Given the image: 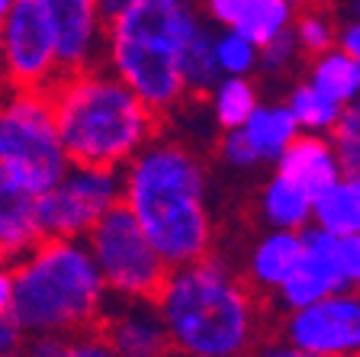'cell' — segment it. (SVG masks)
Instances as JSON below:
<instances>
[{
  "label": "cell",
  "instance_id": "1",
  "mask_svg": "<svg viewBox=\"0 0 360 357\" xmlns=\"http://www.w3.org/2000/svg\"><path fill=\"white\" fill-rule=\"evenodd\" d=\"M120 203L142 225L167 268L222 245L212 158L184 132H161L120 168Z\"/></svg>",
  "mask_w": 360,
  "mask_h": 357
},
{
  "label": "cell",
  "instance_id": "2",
  "mask_svg": "<svg viewBox=\"0 0 360 357\" xmlns=\"http://www.w3.org/2000/svg\"><path fill=\"white\" fill-rule=\"evenodd\" d=\"M171 351L190 357H245L274 328V313L238 274L222 245L167 268L155 293Z\"/></svg>",
  "mask_w": 360,
  "mask_h": 357
},
{
  "label": "cell",
  "instance_id": "3",
  "mask_svg": "<svg viewBox=\"0 0 360 357\" xmlns=\"http://www.w3.org/2000/svg\"><path fill=\"white\" fill-rule=\"evenodd\" d=\"M103 61L161 119L190 106L184 55L202 20L196 0H100Z\"/></svg>",
  "mask_w": 360,
  "mask_h": 357
},
{
  "label": "cell",
  "instance_id": "4",
  "mask_svg": "<svg viewBox=\"0 0 360 357\" xmlns=\"http://www.w3.org/2000/svg\"><path fill=\"white\" fill-rule=\"evenodd\" d=\"M49 100L71 164L120 171L165 126V119L103 65L65 71L49 87Z\"/></svg>",
  "mask_w": 360,
  "mask_h": 357
},
{
  "label": "cell",
  "instance_id": "5",
  "mask_svg": "<svg viewBox=\"0 0 360 357\" xmlns=\"http://www.w3.org/2000/svg\"><path fill=\"white\" fill-rule=\"evenodd\" d=\"M10 264V315L30 338L77 335L100 325L112 296L84 238L42 235Z\"/></svg>",
  "mask_w": 360,
  "mask_h": 357
},
{
  "label": "cell",
  "instance_id": "6",
  "mask_svg": "<svg viewBox=\"0 0 360 357\" xmlns=\"http://www.w3.org/2000/svg\"><path fill=\"white\" fill-rule=\"evenodd\" d=\"M68 155L61 149L49 90L4 87L0 94V168L42 194L65 174Z\"/></svg>",
  "mask_w": 360,
  "mask_h": 357
},
{
  "label": "cell",
  "instance_id": "7",
  "mask_svg": "<svg viewBox=\"0 0 360 357\" xmlns=\"http://www.w3.org/2000/svg\"><path fill=\"white\" fill-rule=\"evenodd\" d=\"M84 245L112 299H155L167 277V264L122 203L84 235Z\"/></svg>",
  "mask_w": 360,
  "mask_h": 357
},
{
  "label": "cell",
  "instance_id": "8",
  "mask_svg": "<svg viewBox=\"0 0 360 357\" xmlns=\"http://www.w3.org/2000/svg\"><path fill=\"white\" fill-rule=\"evenodd\" d=\"M112 206H120V171L68 164L65 174L39 194V225L52 238H84Z\"/></svg>",
  "mask_w": 360,
  "mask_h": 357
},
{
  "label": "cell",
  "instance_id": "9",
  "mask_svg": "<svg viewBox=\"0 0 360 357\" xmlns=\"http://www.w3.org/2000/svg\"><path fill=\"white\" fill-rule=\"evenodd\" d=\"M274 335L315 357H360V296L338 290L274 315Z\"/></svg>",
  "mask_w": 360,
  "mask_h": 357
},
{
  "label": "cell",
  "instance_id": "10",
  "mask_svg": "<svg viewBox=\"0 0 360 357\" xmlns=\"http://www.w3.org/2000/svg\"><path fill=\"white\" fill-rule=\"evenodd\" d=\"M0 75L22 90H49L61 77L52 30L32 0H16L0 23Z\"/></svg>",
  "mask_w": 360,
  "mask_h": 357
},
{
  "label": "cell",
  "instance_id": "11",
  "mask_svg": "<svg viewBox=\"0 0 360 357\" xmlns=\"http://www.w3.org/2000/svg\"><path fill=\"white\" fill-rule=\"evenodd\" d=\"M338 290H351L345 261H341V238L319 229V225H306L300 264L283 280V287H277V293L267 299L270 313H290V309H300V306L315 303V299Z\"/></svg>",
  "mask_w": 360,
  "mask_h": 357
},
{
  "label": "cell",
  "instance_id": "12",
  "mask_svg": "<svg viewBox=\"0 0 360 357\" xmlns=\"http://www.w3.org/2000/svg\"><path fill=\"white\" fill-rule=\"evenodd\" d=\"M55 39L61 75L103 61V7L100 0H32Z\"/></svg>",
  "mask_w": 360,
  "mask_h": 357
},
{
  "label": "cell",
  "instance_id": "13",
  "mask_svg": "<svg viewBox=\"0 0 360 357\" xmlns=\"http://www.w3.org/2000/svg\"><path fill=\"white\" fill-rule=\"evenodd\" d=\"M225 248V245H222ZM232 254L238 274L248 280V287L257 296L270 299L277 293V287H283V280L296 270L302 254V232L290 229H264L255 225L251 235H245L238 248H225Z\"/></svg>",
  "mask_w": 360,
  "mask_h": 357
},
{
  "label": "cell",
  "instance_id": "14",
  "mask_svg": "<svg viewBox=\"0 0 360 357\" xmlns=\"http://www.w3.org/2000/svg\"><path fill=\"white\" fill-rule=\"evenodd\" d=\"M97 332L120 357L171 354V338L155 299H110Z\"/></svg>",
  "mask_w": 360,
  "mask_h": 357
},
{
  "label": "cell",
  "instance_id": "15",
  "mask_svg": "<svg viewBox=\"0 0 360 357\" xmlns=\"http://www.w3.org/2000/svg\"><path fill=\"white\" fill-rule=\"evenodd\" d=\"M39 238V194L0 168V258H20Z\"/></svg>",
  "mask_w": 360,
  "mask_h": 357
},
{
  "label": "cell",
  "instance_id": "16",
  "mask_svg": "<svg viewBox=\"0 0 360 357\" xmlns=\"http://www.w3.org/2000/svg\"><path fill=\"white\" fill-rule=\"evenodd\" d=\"M251 223L264 229L302 232L312 225V194H306L296 180L280 174L277 168L255 187L251 196Z\"/></svg>",
  "mask_w": 360,
  "mask_h": 357
},
{
  "label": "cell",
  "instance_id": "17",
  "mask_svg": "<svg viewBox=\"0 0 360 357\" xmlns=\"http://www.w3.org/2000/svg\"><path fill=\"white\" fill-rule=\"evenodd\" d=\"M274 168H277L280 174H286L290 180H296L306 194H312V200L322 194L325 187L335 184V180L345 174L331 139L328 135H315V132L296 135L283 149V155L277 158Z\"/></svg>",
  "mask_w": 360,
  "mask_h": 357
},
{
  "label": "cell",
  "instance_id": "18",
  "mask_svg": "<svg viewBox=\"0 0 360 357\" xmlns=\"http://www.w3.org/2000/svg\"><path fill=\"white\" fill-rule=\"evenodd\" d=\"M238 129L245 132L248 145L255 149L264 168H274L286 145L300 135V126H296L292 113L286 110L283 97H261V104L251 110V116Z\"/></svg>",
  "mask_w": 360,
  "mask_h": 357
},
{
  "label": "cell",
  "instance_id": "19",
  "mask_svg": "<svg viewBox=\"0 0 360 357\" xmlns=\"http://www.w3.org/2000/svg\"><path fill=\"white\" fill-rule=\"evenodd\" d=\"M312 225L331 235H360V174H341L312 200Z\"/></svg>",
  "mask_w": 360,
  "mask_h": 357
},
{
  "label": "cell",
  "instance_id": "20",
  "mask_svg": "<svg viewBox=\"0 0 360 357\" xmlns=\"http://www.w3.org/2000/svg\"><path fill=\"white\" fill-rule=\"evenodd\" d=\"M261 97L264 94L257 77H219L200 104L206 106V116L216 126V132H225V129H238L261 104Z\"/></svg>",
  "mask_w": 360,
  "mask_h": 357
},
{
  "label": "cell",
  "instance_id": "21",
  "mask_svg": "<svg viewBox=\"0 0 360 357\" xmlns=\"http://www.w3.org/2000/svg\"><path fill=\"white\" fill-rule=\"evenodd\" d=\"M302 77L341 106H347L351 100L360 97V65L341 49L309 55L302 61Z\"/></svg>",
  "mask_w": 360,
  "mask_h": 357
},
{
  "label": "cell",
  "instance_id": "22",
  "mask_svg": "<svg viewBox=\"0 0 360 357\" xmlns=\"http://www.w3.org/2000/svg\"><path fill=\"white\" fill-rule=\"evenodd\" d=\"M283 104H286V110L292 113L300 132H315V135H328L331 126L338 123V116H341V110H345L341 104L325 97L322 90H315L302 75L286 84Z\"/></svg>",
  "mask_w": 360,
  "mask_h": 357
},
{
  "label": "cell",
  "instance_id": "23",
  "mask_svg": "<svg viewBox=\"0 0 360 357\" xmlns=\"http://www.w3.org/2000/svg\"><path fill=\"white\" fill-rule=\"evenodd\" d=\"M290 36L296 39L300 52L306 55H319L335 49V36H338V10L331 7L328 0H302L300 13L290 26Z\"/></svg>",
  "mask_w": 360,
  "mask_h": 357
},
{
  "label": "cell",
  "instance_id": "24",
  "mask_svg": "<svg viewBox=\"0 0 360 357\" xmlns=\"http://www.w3.org/2000/svg\"><path fill=\"white\" fill-rule=\"evenodd\" d=\"M300 4L302 0H251L235 30L245 32L251 42L264 45L270 39L290 32L292 20L300 13Z\"/></svg>",
  "mask_w": 360,
  "mask_h": 357
},
{
  "label": "cell",
  "instance_id": "25",
  "mask_svg": "<svg viewBox=\"0 0 360 357\" xmlns=\"http://www.w3.org/2000/svg\"><path fill=\"white\" fill-rule=\"evenodd\" d=\"M261 45L238 30H212V58L219 77H257Z\"/></svg>",
  "mask_w": 360,
  "mask_h": 357
},
{
  "label": "cell",
  "instance_id": "26",
  "mask_svg": "<svg viewBox=\"0 0 360 357\" xmlns=\"http://www.w3.org/2000/svg\"><path fill=\"white\" fill-rule=\"evenodd\" d=\"M22 357H120L103 342L97 328L77 332V335H52V338H30Z\"/></svg>",
  "mask_w": 360,
  "mask_h": 357
},
{
  "label": "cell",
  "instance_id": "27",
  "mask_svg": "<svg viewBox=\"0 0 360 357\" xmlns=\"http://www.w3.org/2000/svg\"><path fill=\"white\" fill-rule=\"evenodd\" d=\"M216 81L219 71L216 58H212V26H202L184 55V84H187L190 100H202Z\"/></svg>",
  "mask_w": 360,
  "mask_h": 357
},
{
  "label": "cell",
  "instance_id": "28",
  "mask_svg": "<svg viewBox=\"0 0 360 357\" xmlns=\"http://www.w3.org/2000/svg\"><path fill=\"white\" fill-rule=\"evenodd\" d=\"M302 61L306 55L300 52V45L290 32L270 39V42L261 45V55H257V77H267V81L277 84H290L292 77H300Z\"/></svg>",
  "mask_w": 360,
  "mask_h": 357
},
{
  "label": "cell",
  "instance_id": "29",
  "mask_svg": "<svg viewBox=\"0 0 360 357\" xmlns=\"http://www.w3.org/2000/svg\"><path fill=\"white\" fill-rule=\"evenodd\" d=\"M210 158L219 164V168H225V171H232V174H257V171H264L261 158L255 155L251 145H248V139H245L241 129H225V132H219L216 142H212Z\"/></svg>",
  "mask_w": 360,
  "mask_h": 357
},
{
  "label": "cell",
  "instance_id": "30",
  "mask_svg": "<svg viewBox=\"0 0 360 357\" xmlns=\"http://www.w3.org/2000/svg\"><path fill=\"white\" fill-rule=\"evenodd\" d=\"M331 145L338 151V161L347 174H360V97L341 110L338 123L328 132Z\"/></svg>",
  "mask_w": 360,
  "mask_h": 357
},
{
  "label": "cell",
  "instance_id": "31",
  "mask_svg": "<svg viewBox=\"0 0 360 357\" xmlns=\"http://www.w3.org/2000/svg\"><path fill=\"white\" fill-rule=\"evenodd\" d=\"M251 0H196L202 20L210 23L212 30H235L241 13L248 10Z\"/></svg>",
  "mask_w": 360,
  "mask_h": 357
},
{
  "label": "cell",
  "instance_id": "32",
  "mask_svg": "<svg viewBox=\"0 0 360 357\" xmlns=\"http://www.w3.org/2000/svg\"><path fill=\"white\" fill-rule=\"evenodd\" d=\"M30 335L20 328V322L10 313H0V357H22Z\"/></svg>",
  "mask_w": 360,
  "mask_h": 357
},
{
  "label": "cell",
  "instance_id": "33",
  "mask_svg": "<svg viewBox=\"0 0 360 357\" xmlns=\"http://www.w3.org/2000/svg\"><path fill=\"white\" fill-rule=\"evenodd\" d=\"M335 49H341L360 65V16H338Z\"/></svg>",
  "mask_w": 360,
  "mask_h": 357
},
{
  "label": "cell",
  "instance_id": "34",
  "mask_svg": "<svg viewBox=\"0 0 360 357\" xmlns=\"http://www.w3.org/2000/svg\"><path fill=\"white\" fill-rule=\"evenodd\" d=\"M245 357H315V354H309V351H300V348H292L290 342H283L280 335H264L261 342L255 344V348L248 351Z\"/></svg>",
  "mask_w": 360,
  "mask_h": 357
},
{
  "label": "cell",
  "instance_id": "35",
  "mask_svg": "<svg viewBox=\"0 0 360 357\" xmlns=\"http://www.w3.org/2000/svg\"><path fill=\"white\" fill-rule=\"evenodd\" d=\"M341 261H345V274L351 290L360 283V235H345L341 238Z\"/></svg>",
  "mask_w": 360,
  "mask_h": 357
},
{
  "label": "cell",
  "instance_id": "36",
  "mask_svg": "<svg viewBox=\"0 0 360 357\" xmlns=\"http://www.w3.org/2000/svg\"><path fill=\"white\" fill-rule=\"evenodd\" d=\"M10 296H13V264L0 258V313H10Z\"/></svg>",
  "mask_w": 360,
  "mask_h": 357
},
{
  "label": "cell",
  "instance_id": "37",
  "mask_svg": "<svg viewBox=\"0 0 360 357\" xmlns=\"http://www.w3.org/2000/svg\"><path fill=\"white\" fill-rule=\"evenodd\" d=\"M16 0H0V23H4V16L10 13V7H13Z\"/></svg>",
  "mask_w": 360,
  "mask_h": 357
},
{
  "label": "cell",
  "instance_id": "38",
  "mask_svg": "<svg viewBox=\"0 0 360 357\" xmlns=\"http://www.w3.org/2000/svg\"><path fill=\"white\" fill-rule=\"evenodd\" d=\"M4 87H7V81H4V75H0V94H4Z\"/></svg>",
  "mask_w": 360,
  "mask_h": 357
},
{
  "label": "cell",
  "instance_id": "39",
  "mask_svg": "<svg viewBox=\"0 0 360 357\" xmlns=\"http://www.w3.org/2000/svg\"><path fill=\"white\" fill-rule=\"evenodd\" d=\"M167 357H190V354H177V351H171V354H167Z\"/></svg>",
  "mask_w": 360,
  "mask_h": 357
},
{
  "label": "cell",
  "instance_id": "40",
  "mask_svg": "<svg viewBox=\"0 0 360 357\" xmlns=\"http://www.w3.org/2000/svg\"><path fill=\"white\" fill-rule=\"evenodd\" d=\"M354 290H357V296H360V283H357V287H354Z\"/></svg>",
  "mask_w": 360,
  "mask_h": 357
}]
</instances>
